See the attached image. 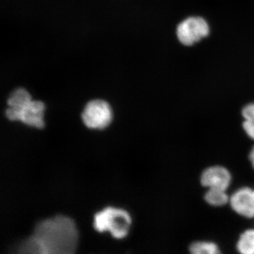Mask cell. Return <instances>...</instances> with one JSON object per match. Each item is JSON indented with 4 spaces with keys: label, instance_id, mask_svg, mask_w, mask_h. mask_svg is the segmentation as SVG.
Here are the masks:
<instances>
[{
    "label": "cell",
    "instance_id": "obj_1",
    "mask_svg": "<svg viewBox=\"0 0 254 254\" xmlns=\"http://www.w3.org/2000/svg\"><path fill=\"white\" fill-rule=\"evenodd\" d=\"M33 235L46 249L47 254H76L78 232L74 221L58 215L36 224Z\"/></svg>",
    "mask_w": 254,
    "mask_h": 254
},
{
    "label": "cell",
    "instance_id": "obj_2",
    "mask_svg": "<svg viewBox=\"0 0 254 254\" xmlns=\"http://www.w3.org/2000/svg\"><path fill=\"white\" fill-rule=\"evenodd\" d=\"M131 225V215L121 208L108 207L95 214L93 227L97 232H110L117 239L123 240L128 235Z\"/></svg>",
    "mask_w": 254,
    "mask_h": 254
},
{
    "label": "cell",
    "instance_id": "obj_3",
    "mask_svg": "<svg viewBox=\"0 0 254 254\" xmlns=\"http://www.w3.org/2000/svg\"><path fill=\"white\" fill-rule=\"evenodd\" d=\"M179 41L185 46H192L208 36L210 27L204 18L190 16L182 21L177 27Z\"/></svg>",
    "mask_w": 254,
    "mask_h": 254
},
{
    "label": "cell",
    "instance_id": "obj_4",
    "mask_svg": "<svg viewBox=\"0 0 254 254\" xmlns=\"http://www.w3.org/2000/svg\"><path fill=\"white\" fill-rule=\"evenodd\" d=\"M81 118L88 128L103 129L111 123L113 113L109 104L105 100H93L85 106Z\"/></svg>",
    "mask_w": 254,
    "mask_h": 254
},
{
    "label": "cell",
    "instance_id": "obj_5",
    "mask_svg": "<svg viewBox=\"0 0 254 254\" xmlns=\"http://www.w3.org/2000/svg\"><path fill=\"white\" fill-rule=\"evenodd\" d=\"M233 175L225 165L216 164L207 167L200 176V185L205 189H218L230 191Z\"/></svg>",
    "mask_w": 254,
    "mask_h": 254
},
{
    "label": "cell",
    "instance_id": "obj_6",
    "mask_svg": "<svg viewBox=\"0 0 254 254\" xmlns=\"http://www.w3.org/2000/svg\"><path fill=\"white\" fill-rule=\"evenodd\" d=\"M229 206L239 216L254 219V187L242 186L232 190Z\"/></svg>",
    "mask_w": 254,
    "mask_h": 254
},
{
    "label": "cell",
    "instance_id": "obj_7",
    "mask_svg": "<svg viewBox=\"0 0 254 254\" xmlns=\"http://www.w3.org/2000/svg\"><path fill=\"white\" fill-rule=\"evenodd\" d=\"M45 105L39 100H31L18 112L16 120L22 122L28 126L42 128L44 127L43 113Z\"/></svg>",
    "mask_w": 254,
    "mask_h": 254
},
{
    "label": "cell",
    "instance_id": "obj_8",
    "mask_svg": "<svg viewBox=\"0 0 254 254\" xmlns=\"http://www.w3.org/2000/svg\"><path fill=\"white\" fill-rule=\"evenodd\" d=\"M32 100L31 95L27 90L18 88L11 92L7 100V109L5 111L6 118L11 121L16 120V116L25 105Z\"/></svg>",
    "mask_w": 254,
    "mask_h": 254
},
{
    "label": "cell",
    "instance_id": "obj_9",
    "mask_svg": "<svg viewBox=\"0 0 254 254\" xmlns=\"http://www.w3.org/2000/svg\"><path fill=\"white\" fill-rule=\"evenodd\" d=\"M203 199L205 203L213 208H224L229 205L230 193L227 190L218 189H207Z\"/></svg>",
    "mask_w": 254,
    "mask_h": 254
},
{
    "label": "cell",
    "instance_id": "obj_10",
    "mask_svg": "<svg viewBox=\"0 0 254 254\" xmlns=\"http://www.w3.org/2000/svg\"><path fill=\"white\" fill-rule=\"evenodd\" d=\"M14 254H47V252L41 241L33 235L18 246Z\"/></svg>",
    "mask_w": 254,
    "mask_h": 254
},
{
    "label": "cell",
    "instance_id": "obj_11",
    "mask_svg": "<svg viewBox=\"0 0 254 254\" xmlns=\"http://www.w3.org/2000/svg\"><path fill=\"white\" fill-rule=\"evenodd\" d=\"M237 250L241 254H254V228L242 233L237 242Z\"/></svg>",
    "mask_w": 254,
    "mask_h": 254
},
{
    "label": "cell",
    "instance_id": "obj_12",
    "mask_svg": "<svg viewBox=\"0 0 254 254\" xmlns=\"http://www.w3.org/2000/svg\"><path fill=\"white\" fill-rule=\"evenodd\" d=\"M190 254H222L216 244L206 241H198L190 247Z\"/></svg>",
    "mask_w": 254,
    "mask_h": 254
},
{
    "label": "cell",
    "instance_id": "obj_13",
    "mask_svg": "<svg viewBox=\"0 0 254 254\" xmlns=\"http://www.w3.org/2000/svg\"><path fill=\"white\" fill-rule=\"evenodd\" d=\"M242 116L244 120H254V102H250L244 105Z\"/></svg>",
    "mask_w": 254,
    "mask_h": 254
},
{
    "label": "cell",
    "instance_id": "obj_14",
    "mask_svg": "<svg viewBox=\"0 0 254 254\" xmlns=\"http://www.w3.org/2000/svg\"><path fill=\"white\" fill-rule=\"evenodd\" d=\"M242 128L245 134L254 142V120H243Z\"/></svg>",
    "mask_w": 254,
    "mask_h": 254
},
{
    "label": "cell",
    "instance_id": "obj_15",
    "mask_svg": "<svg viewBox=\"0 0 254 254\" xmlns=\"http://www.w3.org/2000/svg\"><path fill=\"white\" fill-rule=\"evenodd\" d=\"M249 160H250L251 165L254 170V143L251 148L250 153H249Z\"/></svg>",
    "mask_w": 254,
    "mask_h": 254
}]
</instances>
